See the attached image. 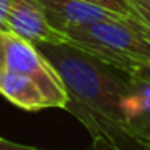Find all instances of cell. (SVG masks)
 Instances as JSON below:
<instances>
[{
	"mask_svg": "<svg viewBox=\"0 0 150 150\" xmlns=\"http://www.w3.org/2000/svg\"><path fill=\"white\" fill-rule=\"evenodd\" d=\"M36 49L60 74L68 95L65 110L87 129L92 147L150 150L132 126L139 82L129 73L68 42L36 44Z\"/></svg>",
	"mask_w": 150,
	"mask_h": 150,
	"instance_id": "6da1fadb",
	"label": "cell"
},
{
	"mask_svg": "<svg viewBox=\"0 0 150 150\" xmlns=\"http://www.w3.org/2000/svg\"><path fill=\"white\" fill-rule=\"evenodd\" d=\"M68 44L131 73L150 63V39L134 18L97 21L66 31Z\"/></svg>",
	"mask_w": 150,
	"mask_h": 150,
	"instance_id": "7a4b0ae2",
	"label": "cell"
},
{
	"mask_svg": "<svg viewBox=\"0 0 150 150\" xmlns=\"http://www.w3.org/2000/svg\"><path fill=\"white\" fill-rule=\"evenodd\" d=\"M5 68L29 76L42 92L47 108H66L68 95L60 74L34 44L7 31Z\"/></svg>",
	"mask_w": 150,
	"mask_h": 150,
	"instance_id": "3957f363",
	"label": "cell"
},
{
	"mask_svg": "<svg viewBox=\"0 0 150 150\" xmlns=\"http://www.w3.org/2000/svg\"><path fill=\"white\" fill-rule=\"evenodd\" d=\"M8 31L34 45L68 42V37L49 23L39 0H13L8 15Z\"/></svg>",
	"mask_w": 150,
	"mask_h": 150,
	"instance_id": "277c9868",
	"label": "cell"
},
{
	"mask_svg": "<svg viewBox=\"0 0 150 150\" xmlns=\"http://www.w3.org/2000/svg\"><path fill=\"white\" fill-rule=\"evenodd\" d=\"M39 2L45 10L49 23L63 34L78 26H86V24L105 20L124 18L118 13L82 2V0H39Z\"/></svg>",
	"mask_w": 150,
	"mask_h": 150,
	"instance_id": "5b68a950",
	"label": "cell"
},
{
	"mask_svg": "<svg viewBox=\"0 0 150 150\" xmlns=\"http://www.w3.org/2000/svg\"><path fill=\"white\" fill-rule=\"evenodd\" d=\"M0 94L13 105L26 111H39L47 108V102L39 86L23 73L11 69L0 71Z\"/></svg>",
	"mask_w": 150,
	"mask_h": 150,
	"instance_id": "8992f818",
	"label": "cell"
},
{
	"mask_svg": "<svg viewBox=\"0 0 150 150\" xmlns=\"http://www.w3.org/2000/svg\"><path fill=\"white\" fill-rule=\"evenodd\" d=\"M132 126L136 132L150 145V95H147V86L142 82H139V97L132 116Z\"/></svg>",
	"mask_w": 150,
	"mask_h": 150,
	"instance_id": "52a82bcc",
	"label": "cell"
},
{
	"mask_svg": "<svg viewBox=\"0 0 150 150\" xmlns=\"http://www.w3.org/2000/svg\"><path fill=\"white\" fill-rule=\"evenodd\" d=\"M82 2H87V4L102 7V8H105V10L118 13L124 18H134L136 16L131 0H82Z\"/></svg>",
	"mask_w": 150,
	"mask_h": 150,
	"instance_id": "ba28073f",
	"label": "cell"
},
{
	"mask_svg": "<svg viewBox=\"0 0 150 150\" xmlns=\"http://www.w3.org/2000/svg\"><path fill=\"white\" fill-rule=\"evenodd\" d=\"M134 8V20L139 23L140 29L150 39V2L147 0H131Z\"/></svg>",
	"mask_w": 150,
	"mask_h": 150,
	"instance_id": "9c48e42d",
	"label": "cell"
},
{
	"mask_svg": "<svg viewBox=\"0 0 150 150\" xmlns=\"http://www.w3.org/2000/svg\"><path fill=\"white\" fill-rule=\"evenodd\" d=\"M13 0H0V29L8 31V15H10Z\"/></svg>",
	"mask_w": 150,
	"mask_h": 150,
	"instance_id": "30bf717a",
	"label": "cell"
},
{
	"mask_svg": "<svg viewBox=\"0 0 150 150\" xmlns=\"http://www.w3.org/2000/svg\"><path fill=\"white\" fill-rule=\"evenodd\" d=\"M131 76H132L136 81L150 86V63H149V65H144V66L136 68L132 73H131Z\"/></svg>",
	"mask_w": 150,
	"mask_h": 150,
	"instance_id": "8fae6325",
	"label": "cell"
},
{
	"mask_svg": "<svg viewBox=\"0 0 150 150\" xmlns=\"http://www.w3.org/2000/svg\"><path fill=\"white\" fill-rule=\"evenodd\" d=\"M0 150H40L36 147H29V145H23V144H16L11 142L8 139H4L0 136Z\"/></svg>",
	"mask_w": 150,
	"mask_h": 150,
	"instance_id": "7c38bea8",
	"label": "cell"
},
{
	"mask_svg": "<svg viewBox=\"0 0 150 150\" xmlns=\"http://www.w3.org/2000/svg\"><path fill=\"white\" fill-rule=\"evenodd\" d=\"M5 57H7V31L0 29V71L5 69Z\"/></svg>",
	"mask_w": 150,
	"mask_h": 150,
	"instance_id": "4fadbf2b",
	"label": "cell"
},
{
	"mask_svg": "<svg viewBox=\"0 0 150 150\" xmlns=\"http://www.w3.org/2000/svg\"><path fill=\"white\" fill-rule=\"evenodd\" d=\"M89 150H113V149H98V147H92V149Z\"/></svg>",
	"mask_w": 150,
	"mask_h": 150,
	"instance_id": "5bb4252c",
	"label": "cell"
},
{
	"mask_svg": "<svg viewBox=\"0 0 150 150\" xmlns=\"http://www.w3.org/2000/svg\"><path fill=\"white\" fill-rule=\"evenodd\" d=\"M147 2H150V0H147Z\"/></svg>",
	"mask_w": 150,
	"mask_h": 150,
	"instance_id": "9a60e30c",
	"label": "cell"
}]
</instances>
